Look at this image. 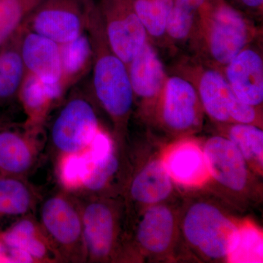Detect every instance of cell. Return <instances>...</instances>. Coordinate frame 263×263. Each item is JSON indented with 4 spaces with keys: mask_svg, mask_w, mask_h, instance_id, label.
I'll use <instances>...</instances> for the list:
<instances>
[{
    "mask_svg": "<svg viewBox=\"0 0 263 263\" xmlns=\"http://www.w3.org/2000/svg\"><path fill=\"white\" fill-rule=\"evenodd\" d=\"M209 0H173V6L167 19L166 33L175 40L183 41L193 30L197 15Z\"/></svg>",
    "mask_w": 263,
    "mask_h": 263,
    "instance_id": "cell-24",
    "label": "cell"
},
{
    "mask_svg": "<svg viewBox=\"0 0 263 263\" xmlns=\"http://www.w3.org/2000/svg\"><path fill=\"white\" fill-rule=\"evenodd\" d=\"M109 47L126 65L148 41L132 0H101L99 8Z\"/></svg>",
    "mask_w": 263,
    "mask_h": 263,
    "instance_id": "cell-6",
    "label": "cell"
},
{
    "mask_svg": "<svg viewBox=\"0 0 263 263\" xmlns=\"http://www.w3.org/2000/svg\"><path fill=\"white\" fill-rule=\"evenodd\" d=\"M201 13L209 19L208 45L211 55L218 63L227 65L248 43V22L224 0H210Z\"/></svg>",
    "mask_w": 263,
    "mask_h": 263,
    "instance_id": "cell-4",
    "label": "cell"
},
{
    "mask_svg": "<svg viewBox=\"0 0 263 263\" xmlns=\"http://www.w3.org/2000/svg\"><path fill=\"white\" fill-rule=\"evenodd\" d=\"M164 122L177 130L188 129L196 122L198 101L195 86L183 78L174 76L164 83Z\"/></svg>",
    "mask_w": 263,
    "mask_h": 263,
    "instance_id": "cell-16",
    "label": "cell"
},
{
    "mask_svg": "<svg viewBox=\"0 0 263 263\" xmlns=\"http://www.w3.org/2000/svg\"><path fill=\"white\" fill-rule=\"evenodd\" d=\"M243 8L253 10L261 11L262 9L263 0H235Z\"/></svg>",
    "mask_w": 263,
    "mask_h": 263,
    "instance_id": "cell-28",
    "label": "cell"
},
{
    "mask_svg": "<svg viewBox=\"0 0 263 263\" xmlns=\"http://www.w3.org/2000/svg\"><path fill=\"white\" fill-rule=\"evenodd\" d=\"M89 0H43L26 20L27 28L59 45L84 32Z\"/></svg>",
    "mask_w": 263,
    "mask_h": 263,
    "instance_id": "cell-5",
    "label": "cell"
},
{
    "mask_svg": "<svg viewBox=\"0 0 263 263\" xmlns=\"http://www.w3.org/2000/svg\"><path fill=\"white\" fill-rule=\"evenodd\" d=\"M86 28L92 45L95 95L114 120L122 122L130 111L134 93L127 65L109 47L100 11L94 3L87 8Z\"/></svg>",
    "mask_w": 263,
    "mask_h": 263,
    "instance_id": "cell-1",
    "label": "cell"
},
{
    "mask_svg": "<svg viewBox=\"0 0 263 263\" xmlns=\"http://www.w3.org/2000/svg\"><path fill=\"white\" fill-rule=\"evenodd\" d=\"M227 257L230 262H262V233L251 224L238 229Z\"/></svg>",
    "mask_w": 263,
    "mask_h": 263,
    "instance_id": "cell-26",
    "label": "cell"
},
{
    "mask_svg": "<svg viewBox=\"0 0 263 263\" xmlns=\"http://www.w3.org/2000/svg\"><path fill=\"white\" fill-rule=\"evenodd\" d=\"M100 130L92 104L85 95L67 100L51 124L50 143L57 161L89 149Z\"/></svg>",
    "mask_w": 263,
    "mask_h": 263,
    "instance_id": "cell-3",
    "label": "cell"
},
{
    "mask_svg": "<svg viewBox=\"0 0 263 263\" xmlns=\"http://www.w3.org/2000/svg\"><path fill=\"white\" fill-rule=\"evenodd\" d=\"M163 162L171 177L181 184H201L210 175L204 152L190 142L174 146Z\"/></svg>",
    "mask_w": 263,
    "mask_h": 263,
    "instance_id": "cell-18",
    "label": "cell"
},
{
    "mask_svg": "<svg viewBox=\"0 0 263 263\" xmlns=\"http://www.w3.org/2000/svg\"><path fill=\"white\" fill-rule=\"evenodd\" d=\"M26 22L0 51V106L18 98L25 76L21 46Z\"/></svg>",
    "mask_w": 263,
    "mask_h": 263,
    "instance_id": "cell-20",
    "label": "cell"
},
{
    "mask_svg": "<svg viewBox=\"0 0 263 263\" xmlns=\"http://www.w3.org/2000/svg\"><path fill=\"white\" fill-rule=\"evenodd\" d=\"M80 205L86 262L105 260L111 255L117 226L113 209L93 196H76Z\"/></svg>",
    "mask_w": 263,
    "mask_h": 263,
    "instance_id": "cell-9",
    "label": "cell"
},
{
    "mask_svg": "<svg viewBox=\"0 0 263 263\" xmlns=\"http://www.w3.org/2000/svg\"><path fill=\"white\" fill-rule=\"evenodd\" d=\"M172 190V183L163 161L157 160L147 164L135 179L129 190L136 201L155 203L164 200Z\"/></svg>",
    "mask_w": 263,
    "mask_h": 263,
    "instance_id": "cell-21",
    "label": "cell"
},
{
    "mask_svg": "<svg viewBox=\"0 0 263 263\" xmlns=\"http://www.w3.org/2000/svg\"><path fill=\"white\" fill-rule=\"evenodd\" d=\"M43 0H0V51Z\"/></svg>",
    "mask_w": 263,
    "mask_h": 263,
    "instance_id": "cell-25",
    "label": "cell"
},
{
    "mask_svg": "<svg viewBox=\"0 0 263 263\" xmlns=\"http://www.w3.org/2000/svg\"><path fill=\"white\" fill-rule=\"evenodd\" d=\"M61 84L65 91L87 72L93 58L92 45L85 32L73 41L60 45Z\"/></svg>",
    "mask_w": 263,
    "mask_h": 263,
    "instance_id": "cell-23",
    "label": "cell"
},
{
    "mask_svg": "<svg viewBox=\"0 0 263 263\" xmlns=\"http://www.w3.org/2000/svg\"><path fill=\"white\" fill-rule=\"evenodd\" d=\"M39 194L25 178L0 174V221L34 214Z\"/></svg>",
    "mask_w": 263,
    "mask_h": 263,
    "instance_id": "cell-19",
    "label": "cell"
},
{
    "mask_svg": "<svg viewBox=\"0 0 263 263\" xmlns=\"http://www.w3.org/2000/svg\"><path fill=\"white\" fill-rule=\"evenodd\" d=\"M65 91L61 82L48 84L26 72L18 96L27 117L24 125L43 129L48 114Z\"/></svg>",
    "mask_w": 263,
    "mask_h": 263,
    "instance_id": "cell-15",
    "label": "cell"
},
{
    "mask_svg": "<svg viewBox=\"0 0 263 263\" xmlns=\"http://www.w3.org/2000/svg\"><path fill=\"white\" fill-rule=\"evenodd\" d=\"M133 93L139 98H155L163 89V65L153 46L147 41L127 65Z\"/></svg>",
    "mask_w": 263,
    "mask_h": 263,
    "instance_id": "cell-17",
    "label": "cell"
},
{
    "mask_svg": "<svg viewBox=\"0 0 263 263\" xmlns=\"http://www.w3.org/2000/svg\"><path fill=\"white\" fill-rule=\"evenodd\" d=\"M11 123L10 122L9 119L3 115H0V129L10 125Z\"/></svg>",
    "mask_w": 263,
    "mask_h": 263,
    "instance_id": "cell-29",
    "label": "cell"
},
{
    "mask_svg": "<svg viewBox=\"0 0 263 263\" xmlns=\"http://www.w3.org/2000/svg\"><path fill=\"white\" fill-rule=\"evenodd\" d=\"M204 155L209 174L218 182L235 191L245 188L247 180L245 159L230 139L211 138L205 143Z\"/></svg>",
    "mask_w": 263,
    "mask_h": 263,
    "instance_id": "cell-11",
    "label": "cell"
},
{
    "mask_svg": "<svg viewBox=\"0 0 263 263\" xmlns=\"http://www.w3.org/2000/svg\"><path fill=\"white\" fill-rule=\"evenodd\" d=\"M174 232V217L167 208L154 207L147 211L140 222L138 239L143 248L152 252H163Z\"/></svg>",
    "mask_w": 263,
    "mask_h": 263,
    "instance_id": "cell-22",
    "label": "cell"
},
{
    "mask_svg": "<svg viewBox=\"0 0 263 263\" xmlns=\"http://www.w3.org/2000/svg\"><path fill=\"white\" fill-rule=\"evenodd\" d=\"M232 91L243 103L257 106L263 101V62L257 51L245 48L226 65Z\"/></svg>",
    "mask_w": 263,
    "mask_h": 263,
    "instance_id": "cell-12",
    "label": "cell"
},
{
    "mask_svg": "<svg viewBox=\"0 0 263 263\" xmlns=\"http://www.w3.org/2000/svg\"><path fill=\"white\" fill-rule=\"evenodd\" d=\"M40 224L60 262H86L80 205L73 194L62 189L43 200Z\"/></svg>",
    "mask_w": 263,
    "mask_h": 263,
    "instance_id": "cell-2",
    "label": "cell"
},
{
    "mask_svg": "<svg viewBox=\"0 0 263 263\" xmlns=\"http://www.w3.org/2000/svg\"><path fill=\"white\" fill-rule=\"evenodd\" d=\"M21 51L26 72L48 84L61 82L60 45L29 30L26 24Z\"/></svg>",
    "mask_w": 263,
    "mask_h": 263,
    "instance_id": "cell-13",
    "label": "cell"
},
{
    "mask_svg": "<svg viewBox=\"0 0 263 263\" xmlns=\"http://www.w3.org/2000/svg\"><path fill=\"white\" fill-rule=\"evenodd\" d=\"M198 94L205 111L216 121L233 119L241 124H250L255 119L254 107L237 98L226 77L218 71L203 72L199 81Z\"/></svg>",
    "mask_w": 263,
    "mask_h": 263,
    "instance_id": "cell-10",
    "label": "cell"
},
{
    "mask_svg": "<svg viewBox=\"0 0 263 263\" xmlns=\"http://www.w3.org/2000/svg\"><path fill=\"white\" fill-rule=\"evenodd\" d=\"M43 129L10 125L0 129V174L25 178L34 170L44 146Z\"/></svg>",
    "mask_w": 263,
    "mask_h": 263,
    "instance_id": "cell-8",
    "label": "cell"
},
{
    "mask_svg": "<svg viewBox=\"0 0 263 263\" xmlns=\"http://www.w3.org/2000/svg\"><path fill=\"white\" fill-rule=\"evenodd\" d=\"M183 230L192 245L218 259L228 256L238 228L215 207L198 203L189 210Z\"/></svg>",
    "mask_w": 263,
    "mask_h": 263,
    "instance_id": "cell-7",
    "label": "cell"
},
{
    "mask_svg": "<svg viewBox=\"0 0 263 263\" xmlns=\"http://www.w3.org/2000/svg\"><path fill=\"white\" fill-rule=\"evenodd\" d=\"M0 239L9 248L25 252L33 263L60 262L34 214L20 218L7 229L0 231Z\"/></svg>",
    "mask_w": 263,
    "mask_h": 263,
    "instance_id": "cell-14",
    "label": "cell"
},
{
    "mask_svg": "<svg viewBox=\"0 0 263 263\" xmlns=\"http://www.w3.org/2000/svg\"><path fill=\"white\" fill-rule=\"evenodd\" d=\"M230 140L245 159L262 164L263 132L249 124L239 123L230 129Z\"/></svg>",
    "mask_w": 263,
    "mask_h": 263,
    "instance_id": "cell-27",
    "label": "cell"
}]
</instances>
